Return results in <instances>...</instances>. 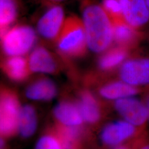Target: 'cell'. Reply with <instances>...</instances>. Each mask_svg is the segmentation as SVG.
Here are the masks:
<instances>
[{"mask_svg": "<svg viewBox=\"0 0 149 149\" xmlns=\"http://www.w3.org/2000/svg\"><path fill=\"white\" fill-rule=\"evenodd\" d=\"M82 16L87 47L96 53L106 50L113 39V26L106 12L90 3L85 6Z\"/></svg>", "mask_w": 149, "mask_h": 149, "instance_id": "cell-1", "label": "cell"}, {"mask_svg": "<svg viewBox=\"0 0 149 149\" xmlns=\"http://www.w3.org/2000/svg\"><path fill=\"white\" fill-rule=\"evenodd\" d=\"M87 44L85 30L83 22L74 16L64 21L58 36L59 50L69 56H79L85 53Z\"/></svg>", "mask_w": 149, "mask_h": 149, "instance_id": "cell-2", "label": "cell"}, {"mask_svg": "<svg viewBox=\"0 0 149 149\" xmlns=\"http://www.w3.org/2000/svg\"><path fill=\"white\" fill-rule=\"evenodd\" d=\"M21 106L16 94L11 91L1 92L0 100V133L2 138L18 133V124Z\"/></svg>", "mask_w": 149, "mask_h": 149, "instance_id": "cell-3", "label": "cell"}, {"mask_svg": "<svg viewBox=\"0 0 149 149\" xmlns=\"http://www.w3.org/2000/svg\"><path fill=\"white\" fill-rule=\"evenodd\" d=\"M36 39L32 28L28 26L15 27L2 36V48L11 56H22L31 49Z\"/></svg>", "mask_w": 149, "mask_h": 149, "instance_id": "cell-4", "label": "cell"}, {"mask_svg": "<svg viewBox=\"0 0 149 149\" xmlns=\"http://www.w3.org/2000/svg\"><path fill=\"white\" fill-rule=\"evenodd\" d=\"M114 107L122 119L136 128L143 126L148 121L146 104L135 96L116 101Z\"/></svg>", "mask_w": 149, "mask_h": 149, "instance_id": "cell-5", "label": "cell"}, {"mask_svg": "<svg viewBox=\"0 0 149 149\" xmlns=\"http://www.w3.org/2000/svg\"><path fill=\"white\" fill-rule=\"evenodd\" d=\"M136 128L123 119L109 123L102 129L101 141L104 145L112 148L121 145L136 134Z\"/></svg>", "mask_w": 149, "mask_h": 149, "instance_id": "cell-6", "label": "cell"}, {"mask_svg": "<svg viewBox=\"0 0 149 149\" xmlns=\"http://www.w3.org/2000/svg\"><path fill=\"white\" fill-rule=\"evenodd\" d=\"M121 80L134 87L149 84V59L129 60L120 70Z\"/></svg>", "mask_w": 149, "mask_h": 149, "instance_id": "cell-7", "label": "cell"}, {"mask_svg": "<svg viewBox=\"0 0 149 149\" xmlns=\"http://www.w3.org/2000/svg\"><path fill=\"white\" fill-rule=\"evenodd\" d=\"M64 10L59 6L50 8L38 23V30L43 37L52 39L58 37L64 24Z\"/></svg>", "mask_w": 149, "mask_h": 149, "instance_id": "cell-8", "label": "cell"}, {"mask_svg": "<svg viewBox=\"0 0 149 149\" xmlns=\"http://www.w3.org/2000/svg\"><path fill=\"white\" fill-rule=\"evenodd\" d=\"M122 15L129 26L139 27L149 20V11L145 0H120Z\"/></svg>", "mask_w": 149, "mask_h": 149, "instance_id": "cell-9", "label": "cell"}, {"mask_svg": "<svg viewBox=\"0 0 149 149\" xmlns=\"http://www.w3.org/2000/svg\"><path fill=\"white\" fill-rule=\"evenodd\" d=\"M53 116L59 125L80 127L84 123L77 103L64 101L60 102L54 108Z\"/></svg>", "mask_w": 149, "mask_h": 149, "instance_id": "cell-10", "label": "cell"}, {"mask_svg": "<svg viewBox=\"0 0 149 149\" xmlns=\"http://www.w3.org/2000/svg\"><path fill=\"white\" fill-rule=\"evenodd\" d=\"M84 122L94 124L101 117V109L96 97L89 91L83 92L77 103Z\"/></svg>", "mask_w": 149, "mask_h": 149, "instance_id": "cell-11", "label": "cell"}, {"mask_svg": "<svg viewBox=\"0 0 149 149\" xmlns=\"http://www.w3.org/2000/svg\"><path fill=\"white\" fill-rule=\"evenodd\" d=\"M57 88L55 84L48 79H42L29 86L26 91L28 98L34 101H50L56 96Z\"/></svg>", "mask_w": 149, "mask_h": 149, "instance_id": "cell-12", "label": "cell"}, {"mask_svg": "<svg viewBox=\"0 0 149 149\" xmlns=\"http://www.w3.org/2000/svg\"><path fill=\"white\" fill-rule=\"evenodd\" d=\"M28 65L29 69L34 72L52 73L56 69V64L52 56L43 47L36 48L32 52Z\"/></svg>", "mask_w": 149, "mask_h": 149, "instance_id": "cell-13", "label": "cell"}, {"mask_svg": "<svg viewBox=\"0 0 149 149\" xmlns=\"http://www.w3.org/2000/svg\"><path fill=\"white\" fill-rule=\"evenodd\" d=\"M37 127V114L34 107L29 104L21 107L18 119V133L23 138H29L36 132Z\"/></svg>", "mask_w": 149, "mask_h": 149, "instance_id": "cell-14", "label": "cell"}, {"mask_svg": "<svg viewBox=\"0 0 149 149\" xmlns=\"http://www.w3.org/2000/svg\"><path fill=\"white\" fill-rule=\"evenodd\" d=\"M137 93L138 89L136 87L130 85L122 80L108 84L100 90V94L103 98L114 101L135 96Z\"/></svg>", "mask_w": 149, "mask_h": 149, "instance_id": "cell-15", "label": "cell"}, {"mask_svg": "<svg viewBox=\"0 0 149 149\" xmlns=\"http://www.w3.org/2000/svg\"><path fill=\"white\" fill-rule=\"evenodd\" d=\"M54 132L60 139L64 149H80L82 127H70L58 125Z\"/></svg>", "mask_w": 149, "mask_h": 149, "instance_id": "cell-16", "label": "cell"}, {"mask_svg": "<svg viewBox=\"0 0 149 149\" xmlns=\"http://www.w3.org/2000/svg\"><path fill=\"white\" fill-rule=\"evenodd\" d=\"M29 65L21 56H11L4 64L6 73L12 80L21 81L24 80L29 73Z\"/></svg>", "mask_w": 149, "mask_h": 149, "instance_id": "cell-17", "label": "cell"}, {"mask_svg": "<svg viewBox=\"0 0 149 149\" xmlns=\"http://www.w3.org/2000/svg\"><path fill=\"white\" fill-rule=\"evenodd\" d=\"M17 15L15 0H0L1 33L3 36L8 27L15 21Z\"/></svg>", "mask_w": 149, "mask_h": 149, "instance_id": "cell-18", "label": "cell"}, {"mask_svg": "<svg viewBox=\"0 0 149 149\" xmlns=\"http://www.w3.org/2000/svg\"><path fill=\"white\" fill-rule=\"evenodd\" d=\"M127 56L126 52L121 48H116L103 55L100 60L99 65L102 69H111L121 64Z\"/></svg>", "mask_w": 149, "mask_h": 149, "instance_id": "cell-19", "label": "cell"}, {"mask_svg": "<svg viewBox=\"0 0 149 149\" xmlns=\"http://www.w3.org/2000/svg\"><path fill=\"white\" fill-rule=\"evenodd\" d=\"M113 26V39L119 44H126L133 38L134 32L128 24L117 21Z\"/></svg>", "mask_w": 149, "mask_h": 149, "instance_id": "cell-20", "label": "cell"}, {"mask_svg": "<svg viewBox=\"0 0 149 149\" xmlns=\"http://www.w3.org/2000/svg\"><path fill=\"white\" fill-rule=\"evenodd\" d=\"M34 149H64L62 143L55 132L42 135L38 140Z\"/></svg>", "mask_w": 149, "mask_h": 149, "instance_id": "cell-21", "label": "cell"}, {"mask_svg": "<svg viewBox=\"0 0 149 149\" xmlns=\"http://www.w3.org/2000/svg\"><path fill=\"white\" fill-rule=\"evenodd\" d=\"M103 8L108 16H111L114 18L123 17L120 0H103Z\"/></svg>", "mask_w": 149, "mask_h": 149, "instance_id": "cell-22", "label": "cell"}, {"mask_svg": "<svg viewBox=\"0 0 149 149\" xmlns=\"http://www.w3.org/2000/svg\"><path fill=\"white\" fill-rule=\"evenodd\" d=\"M112 149H129L128 148V147L127 146H125V145H119V146H118L116 147H114V148H113Z\"/></svg>", "mask_w": 149, "mask_h": 149, "instance_id": "cell-23", "label": "cell"}, {"mask_svg": "<svg viewBox=\"0 0 149 149\" xmlns=\"http://www.w3.org/2000/svg\"><path fill=\"white\" fill-rule=\"evenodd\" d=\"M146 107H147V109H148V121H149V98L148 100V101L146 103Z\"/></svg>", "mask_w": 149, "mask_h": 149, "instance_id": "cell-24", "label": "cell"}, {"mask_svg": "<svg viewBox=\"0 0 149 149\" xmlns=\"http://www.w3.org/2000/svg\"><path fill=\"white\" fill-rule=\"evenodd\" d=\"M139 149H149V144L145 145L141 147Z\"/></svg>", "mask_w": 149, "mask_h": 149, "instance_id": "cell-25", "label": "cell"}, {"mask_svg": "<svg viewBox=\"0 0 149 149\" xmlns=\"http://www.w3.org/2000/svg\"><path fill=\"white\" fill-rule=\"evenodd\" d=\"M145 1L146 2V6L148 7V8L149 11V0H145Z\"/></svg>", "mask_w": 149, "mask_h": 149, "instance_id": "cell-26", "label": "cell"}, {"mask_svg": "<svg viewBox=\"0 0 149 149\" xmlns=\"http://www.w3.org/2000/svg\"><path fill=\"white\" fill-rule=\"evenodd\" d=\"M51 1H53V2H58V1H61L63 0H50Z\"/></svg>", "mask_w": 149, "mask_h": 149, "instance_id": "cell-27", "label": "cell"}]
</instances>
